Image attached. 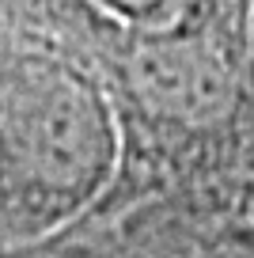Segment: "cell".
Returning a JSON list of instances; mask_svg holds the SVG:
<instances>
[{"mask_svg": "<svg viewBox=\"0 0 254 258\" xmlns=\"http://www.w3.org/2000/svg\"><path fill=\"white\" fill-rule=\"evenodd\" d=\"M16 171L61 209L103 186L114 160V118L103 91L65 61H31L4 99Z\"/></svg>", "mask_w": 254, "mask_h": 258, "instance_id": "6da1fadb", "label": "cell"}, {"mask_svg": "<svg viewBox=\"0 0 254 258\" xmlns=\"http://www.w3.org/2000/svg\"><path fill=\"white\" fill-rule=\"evenodd\" d=\"M137 80L159 110L175 118H213L224 110L231 73L213 42L198 34H159L141 46Z\"/></svg>", "mask_w": 254, "mask_h": 258, "instance_id": "7a4b0ae2", "label": "cell"}]
</instances>
